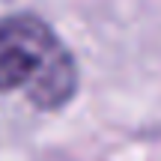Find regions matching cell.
I'll list each match as a JSON object with an SVG mask.
<instances>
[{
    "mask_svg": "<svg viewBox=\"0 0 161 161\" xmlns=\"http://www.w3.org/2000/svg\"><path fill=\"white\" fill-rule=\"evenodd\" d=\"M78 90V66L36 15L0 18V92H24L36 108H63Z\"/></svg>",
    "mask_w": 161,
    "mask_h": 161,
    "instance_id": "cell-1",
    "label": "cell"
}]
</instances>
